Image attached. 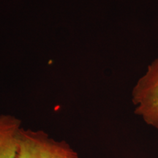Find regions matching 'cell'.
<instances>
[{
	"instance_id": "6da1fadb",
	"label": "cell",
	"mask_w": 158,
	"mask_h": 158,
	"mask_svg": "<svg viewBox=\"0 0 158 158\" xmlns=\"http://www.w3.org/2000/svg\"><path fill=\"white\" fill-rule=\"evenodd\" d=\"M135 113L147 125L158 130V57L147 67L133 91Z\"/></svg>"
},
{
	"instance_id": "7a4b0ae2",
	"label": "cell",
	"mask_w": 158,
	"mask_h": 158,
	"mask_svg": "<svg viewBox=\"0 0 158 158\" xmlns=\"http://www.w3.org/2000/svg\"><path fill=\"white\" fill-rule=\"evenodd\" d=\"M18 158H79L64 141H56L42 132L21 130Z\"/></svg>"
},
{
	"instance_id": "3957f363",
	"label": "cell",
	"mask_w": 158,
	"mask_h": 158,
	"mask_svg": "<svg viewBox=\"0 0 158 158\" xmlns=\"http://www.w3.org/2000/svg\"><path fill=\"white\" fill-rule=\"evenodd\" d=\"M21 130L10 116H0V158H18Z\"/></svg>"
}]
</instances>
